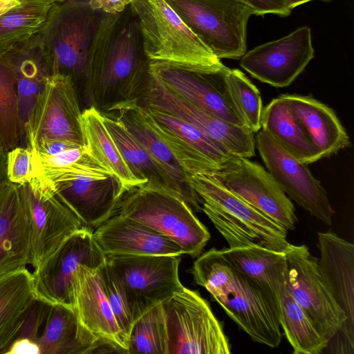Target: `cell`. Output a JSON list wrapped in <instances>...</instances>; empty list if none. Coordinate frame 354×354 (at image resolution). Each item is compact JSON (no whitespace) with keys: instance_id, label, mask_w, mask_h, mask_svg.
<instances>
[{"instance_id":"obj_21","label":"cell","mask_w":354,"mask_h":354,"mask_svg":"<svg viewBox=\"0 0 354 354\" xmlns=\"http://www.w3.org/2000/svg\"><path fill=\"white\" fill-rule=\"evenodd\" d=\"M314 53L311 30L302 26L282 38L245 52L240 65L262 82L286 87L304 71Z\"/></svg>"},{"instance_id":"obj_13","label":"cell","mask_w":354,"mask_h":354,"mask_svg":"<svg viewBox=\"0 0 354 354\" xmlns=\"http://www.w3.org/2000/svg\"><path fill=\"white\" fill-rule=\"evenodd\" d=\"M138 102L189 122L234 156L250 158L255 155L254 133L247 127L232 124L192 104L149 72Z\"/></svg>"},{"instance_id":"obj_15","label":"cell","mask_w":354,"mask_h":354,"mask_svg":"<svg viewBox=\"0 0 354 354\" xmlns=\"http://www.w3.org/2000/svg\"><path fill=\"white\" fill-rule=\"evenodd\" d=\"M105 259L91 229L83 227L75 232L32 272L37 299L71 307V283L78 266L99 268Z\"/></svg>"},{"instance_id":"obj_42","label":"cell","mask_w":354,"mask_h":354,"mask_svg":"<svg viewBox=\"0 0 354 354\" xmlns=\"http://www.w3.org/2000/svg\"><path fill=\"white\" fill-rule=\"evenodd\" d=\"M93 8L106 14H117L124 11L134 0H88Z\"/></svg>"},{"instance_id":"obj_46","label":"cell","mask_w":354,"mask_h":354,"mask_svg":"<svg viewBox=\"0 0 354 354\" xmlns=\"http://www.w3.org/2000/svg\"><path fill=\"white\" fill-rule=\"evenodd\" d=\"M50 1L55 2V1H68V0H50Z\"/></svg>"},{"instance_id":"obj_1","label":"cell","mask_w":354,"mask_h":354,"mask_svg":"<svg viewBox=\"0 0 354 354\" xmlns=\"http://www.w3.org/2000/svg\"><path fill=\"white\" fill-rule=\"evenodd\" d=\"M149 64L130 6L120 13H104L88 53L84 87L89 106L104 112L138 100L149 75Z\"/></svg>"},{"instance_id":"obj_11","label":"cell","mask_w":354,"mask_h":354,"mask_svg":"<svg viewBox=\"0 0 354 354\" xmlns=\"http://www.w3.org/2000/svg\"><path fill=\"white\" fill-rule=\"evenodd\" d=\"M284 253L285 287L328 343L342 328L346 317L322 277L318 259L305 245L290 244Z\"/></svg>"},{"instance_id":"obj_30","label":"cell","mask_w":354,"mask_h":354,"mask_svg":"<svg viewBox=\"0 0 354 354\" xmlns=\"http://www.w3.org/2000/svg\"><path fill=\"white\" fill-rule=\"evenodd\" d=\"M36 299L32 273L26 268L0 277V353L15 337Z\"/></svg>"},{"instance_id":"obj_44","label":"cell","mask_w":354,"mask_h":354,"mask_svg":"<svg viewBox=\"0 0 354 354\" xmlns=\"http://www.w3.org/2000/svg\"><path fill=\"white\" fill-rule=\"evenodd\" d=\"M20 3V0H0V15Z\"/></svg>"},{"instance_id":"obj_32","label":"cell","mask_w":354,"mask_h":354,"mask_svg":"<svg viewBox=\"0 0 354 354\" xmlns=\"http://www.w3.org/2000/svg\"><path fill=\"white\" fill-rule=\"evenodd\" d=\"M81 128L88 153L115 175L126 191L142 184L133 175L106 129L101 112L90 106L82 112Z\"/></svg>"},{"instance_id":"obj_3","label":"cell","mask_w":354,"mask_h":354,"mask_svg":"<svg viewBox=\"0 0 354 354\" xmlns=\"http://www.w3.org/2000/svg\"><path fill=\"white\" fill-rule=\"evenodd\" d=\"M104 12L88 0L55 1L38 37L51 74L84 83L88 53Z\"/></svg>"},{"instance_id":"obj_31","label":"cell","mask_w":354,"mask_h":354,"mask_svg":"<svg viewBox=\"0 0 354 354\" xmlns=\"http://www.w3.org/2000/svg\"><path fill=\"white\" fill-rule=\"evenodd\" d=\"M261 129L307 165L324 158L280 96L263 109Z\"/></svg>"},{"instance_id":"obj_26","label":"cell","mask_w":354,"mask_h":354,"mask_svg":"<svg viewBox=\"0 0 354 354\" xmlns=\"http://www.w3.org/2000/svg\"><path fill=\"white\" fill-rule=\"evenodd\" d=\"M220 252L232 266L261 288L269 299L279 321L280 295L286 282L285 253L258 245L228 247L221 249Z\"/></svg>"},{"instance_id":"obj_7","label":"cell","mask_w":354,"mask_h":354,"mask_svg":"<svg viewBox=\"0 0 354 354\" xmlns=\"http://www.w3.org/2000/svg\"><path fill=\"white\" fill-rule=\"evenodd\" d=\"M191 31L218 59L241 58L246 52L252 10L237 0H165Z\"/></svg>"},{"instance_id":"obj_17","label":"cell","mask_w":354,"mask_h":354,"mask_svg":"<svg viewBox=\"0 0 354 354\" xmlns=\"http://www.w3.org/2000/svg\"><path fill=\"white\" fill-rule=\"evenodd\" d=\"M322 277L346 320L326 349L354 353V245L333 232H318Z\"/></svg>"},{"instance_id":"obj_24","label":"cell","mask_w":354,"mask_h":354,"mask_svg":"<svg viewBox=\"0 0 354 354\" xmlns=\"http://www.w3.org/2000/svg\"><path fill=\"white\" fill-rule=\"evenodd\" d=\"M93 234L105 255L185 254L171 239L142 223L117 214L97 226Z\"/></svg>"},{"instance_id":"obj_39","label":"cell","mask_w":354,"mask_h":354,"mask_svg":"<svg viewBox=\"0 0 354 354\" xmlns=\"http://www.w3.org/2000/svg\"><path fill=\"white\" fill-rule=\"evenodd\" d=\"M99 274L103 290L127 345L133 321L125 295L106 261L99 268Z\"/></svg>"},{"instance_id":"obj_37","label":"cell","mask_w":354,"mask_h":354,"mask_svg":"<svg viewBox=\"0 0 354 354\" xmlns=\"http://www.w3.org/2000/svg\"><path fill=\"white\" fill-rule=\"evenodd\" d=\"M128 353L168 354V338L162 303L145 312L131 328Z\"/></svg>"},{"instance_id":"obj_29","label":"cell","mask_w":354,"mask_h":354,"mask_svg":"<svg viewBox=\"0 0 354 354\" xmlns=\"http://www.w3.org/2000/svg\"><path fill=\"white\" fill-rule=\"evenodd\" d=\"M99 337L64 304L50 305L39 337L41 354H88Z\"/></svg>"},{"instance_id":"obj_4","label":"cell","mask_w":354,"mask_h":354,"mask_svg":"<svg viewBox=\"0 0 354 354\" xmlns=\"http://www.w3.org/2000/svg\"><path fill=\"white\" fill-rule=\"evenodd\" d=\"M114 214L165 235L192 257L201 254L210 238L206 227L185 201L165 186L143 185L126 191Z\"/></svg>"},{"instance_id":"obj_8","label":"cell","mask_w":354,"mask_h":354,"mask_svg":"<svg viewBox=\"0 0 354 354\" xmlns=\"http://www.w3.org/2000/svg\"><path fill=\"white\" fill-rule=\"evenodd\" d=\"M168 354H230L221 324L208 303L183 286L162 302Z\"/></svg>"},{"instance_id":"obj_2","label":"cell","mask_w":354,"mask_h":354,"mask_svg":"<svg viewBox=\"0 0 354 354\" xmlns=\"http://www.w3.org/2000/svg\"><path fill=\"white\" fill-rule=\"evenodd\" d=\"M200 198L202 211L228 243L229 248L258 245L285 252L288 231L220 183L211 172L189 174Z\"/></svg>"},{"instance_id":"obj_9","label":"cell","mask_w":354,"mask_h":354,"mask_svg":"<svg viewBox=\"0 0 354 354\" xmlns=\"http://www.w3.org/2000/svg\"><path fill=\"white\" fill-rule=\"evenodd\" d=\"M105 261L124 292L133 322L183 286L180 256L109 254Z\"/></svg>"},{"instance_id":"obj_16","label":"cell","mask_w":354,"mask_h":354,"mask_svg":"<svg viewBox=\"0 0 354 354\" xmlns=\"http://www.w3.org/2000/svg\"><path fill=\"white\" fill-rule=\"evenodd\" d=\"M230 192L288 230L297 218L293 203L261 165L234 156L221 169L211 172Z\"/></svg>"},{"instance_id":"obj_20","label":"cell","mask_w":354,"mask_h":354,"mask_svg":"<svg viewBox=\"0 0 354 354\" xmlns=\"http://www.w3.org/2000/svg\"><path fill=\"white\" fill-rule=\"evenodd\" d=\"M140 106L187 175L217 171L234 157L189 122L156 109Z\"/></svg>"},{"instance_id":"obj_23","label":"cell","mask_w":354,"mask_h":354,"mask_svg":"<svg viewBox=\"0 0 354 354\" xmlns=\"http://www.w3.org/2000/svg\"><path fill=\"white\" fill-rule=\"evenodd\" d=\"M31 261V230L19 185H0V277Z\"/></svg>"},{"instance_id":"obj_10","label":"cell","mask_w":354,"mask_h":354,"mask_svg":"<svg viewBox=\"0 0 354 354\" xmlns=\"http://www.w3.org/2000/svg\"><path fill=\"white\" fill-rule=\"evenodd\" d=\"M230 68L223 64L201 66L149 61V73L166 87L198 108L232 124L245 126L232 103L226 83Z\"/></svg>"},{"instance_id":"obj_6","label":"cell","mask_w":354,"mask_h":354,"mask_svg":"<svg viewBox=\"0 0 354 354\" xmlns=\"http://www.w3.org/2000/svg\"><path fill=\"white\" fill-rule=\"evenodd\" d=\"M205 288L254 342L271 348L280 344L281 326L269 299L253 281L225 259Z\"/></svg>"},{"instance_id":"obj_34","label":"cell","mask_w":354,"mask_h":354,"mask_svg":"<svg viewBox=\"0 0 354 354\" xmlns=\"http://www.w3.org/2000/svg\"><path fill=\"white\" fill-rule=\"evenodd\" d=\"M104 124L133 175L143 185L165 186L172 189L165 173L124 126L104 113Z\"/></svg>"},{"instance_id":"obj_18","label":"cell","mask_w":354,"mask_h":354,"mask_svg":"<svg viewBox=\"0 0 354 354\" xmlns=\"http://www.w3.org/2000/svg\"><path fill=\"white\" fill-rule=\"evenodd\" d=\"M255 145L268 172L286 194L312 216L330 225L334 214L327 192L307 165L261 130Z\"/></svg>"},{"instance_id":"obj_47","label":"cell","mask_w":354,"mask_h":354,"mask_svg":"<svg viewBox=\"0 0 354 354\" xmlns=\"http://www.w3.org/2000/svg\"><path fill=\"white\" fill-rule=\"evenodd\" d=\"M320 1H324V2H329V1H331L333 0H320Z\"/></svg>"},{"instance_id":"obj_28","label":"cell","mask_w":354,"mask_h":354,"mask_svg":"<svg viewBox=\"0 0 354 354\" xmlns=\"http://www.w3.org/2000/svg\"><path fill=\"white\" fill-rule=\"evenodd\" d=\"M6 57L16 73L22 134L20 146L26 147L25 127L37 99L52 74L38 34Z\"/></svg>"},{"instance_id":"obj_35","label":"cell","mask_w":354,"mask_h":354,"mask_svg":"<svg viewBox=\"0 0 354 354\" xmlns=\"http://www.w3.org/2000/svg\"><path fill=\"white\" fill-rule=\"evenodd\" d=\"M279 324L294 354H319L328 340L317 330L304 310L284 286L279 299Z\"/></svg>"},{"instance_id":"obj_5","label":"cell","mask_w":354,"mask_h":354,"mask_svg":"<svg viewBox=\"0 0 354 354\" xmlns=\"http://www.w3.org/2000/svg\"><path fill=\"white\" fill-rule=\"evenodd\" d=\"M130 7L149 61L201 66L222 64L165 0H134Z\"/></svg>"},{"instance_id":"obj_36","label":"cell","mask_w":354,"mask_h":354,"mask_svg":"<svg viewBox=\"0 0 354 354\" xmlns=\"http://www.w3.org/2000/svg\"><path fill=\"white\" fill-rule=\"evenodd\" d=\"M21 140L15 71L7 57H0V145L8 152Z\"/></svg>"},{"instance_id":"obj_33","label":"cell","mask_w":354,"mask_h":354,"mask_svg":"<svg viewBox=\"0 0 354 354\" xmlns=\"http://www.w3.org/2000/svg\"><path fill=\"white\" fill-rule=\"evenodd\" d=\"M54 1L20 0L0 15V57L17 50L43 28Z\"/></svg>"},{"instance_id":"obj_40","label":"cell","mask_w":354,"mask_h":354,"mask_svg":"<svg viewBox=\"0 0 354 354\" xmlns=\"http://www.w3.org/2000/svg\"><path fill=\"white\" fill-rule=\"evenodd\" d=\"M7 177L9 181L24 185L33 178L32 151L28 147L17 146L7 152Z\"/></svg>"},{"instance_id":"obj_12","label":"cell","mask_w":354,"mask_h":354,"mask_svg":"<svg viewBox=\"0 0 354 354\" xmlns=\"http://www.w3.org/2000/svg\"><path fill=\"white\" fill-rule=\"evenodd\" d=\"M76 85L70 76L52 74L39 95L25 127L26 147L40 140L84 146Z\"/></svg>"},{"instance_id":"obj_43","label":"cell","mask_w":354,"mask_h":354,"mask_svg":"<svg viewBox=\"0 0 354 354\" xmlns=\"http://www.w3.org/2000/svg\"><path fill=\"white\" fill-rule=\"evenodd\" d=\"M6 158L7 152L0 145V185L8 180L6 171Z\"/></svg>"},{"instance_id":"obj_14","label":"cell","mask_w":354,"mask_h":354,"mask_svg":"<svg viewBox=\"0 0 354 354\" xmlns=\"http://www.w3.org/2000/svg\"><path fill=\"white\" fill-rule=\"evenodd\" d=\"M31 230V261L35 269L75 232L84 227L55 190L36 178L19 185Z\"/></svg>"},{"instance_id":"obj_19","label":"cell","mask_w":354,"mask_h":354,"mask_svg":"<svg viewBox=\"0 0 354 354\" xmlns=\"http://www.w3.org/2000/svg\"><path fill=\"white\" fill-rule=\"evenodd\" d=\"M33 178L50 185L82 225L92 230L113 215L126 192L113 174L97 176L42 174Z\"/></svg>"},{"instance_id":"obj_22","label":"cell","mask_w":354,"mask_h":354,"mask_svg":"<svg viewBox=\"0 0 354 354\" xmlns=\"http://www.w3.org/2000/svg\"><path fill=\"white\" fill-rule=\"evenodd\" d=\"M121 122L169 178L172 189L193 212L202 211L201 200L169 147L147 120L137 100L116 104L104 112Z\"/></svg>"},{"instance_id":"obj_38","label":"cell","mask_w":354,"mask_h":354,"mask_svg":"<svg viewBox=\"0 0 354 354\" xmlns=\"http://www.w3.org/2000/svg\"><path fill=\"white\" fill-rule=\"evenodd\" d=\"M226 83L230 97L245 125L253 133L261 129L262 100L257 88L238 69H230Z\"/></svg>"},{"instance_id":"obj_45","label":"cell","mask_w":354,"mask_h":354,"mask_svg":"<svg viewBox=\"0 0 354 354\" xmlns=\"http://www.w3.org/2000/svg\"><path fill=\"white\" fill-rule=\"evenodd\" d=\"M311 1L313 0H288V7L292 10L293 8Z\"/></svg>"},{"instance_id":"obj_27","label":"cell","mask_w":354,"mask_h":354,"mask_svg":"<svg viewBox=\"0 0 354 354\" xmlns=\"http://www.w3.org/2000/svg\"><path fill=\"white\" fill-rule=\"evenodd\" d=\"M280 97L324 158L350 146L346 131L327 105L311 96L284 94Z\"/></svg>"},{"instance_id":"obj_41","label":"cell","mask_w":354,"mask_h":354,"mask_svg":"<svg viewBox=\"0 0 354 354\" xmlns=\"http://www.w3.org/2000/svg\"><path fill=\"white\" fill-rule=\"evenodd\" d=\"M248 6L253 11L254 15H264L274 14L280 17L290 15L291 10L288 7V0H237Z\"/></svg>"},{"instance_id":"obj_25","label":"cell","mask_w":354,"mask_h":354,"mask_svg":"<svg viewBox=\"0 0 354 354\" xmlns=\"http://www.w3.org/2000/svg\"><path fill=\"white\" fill-rule=\"evenodd\" d=\"M71 304L88 330L127 351L126 341L103 290L99 268L82 264L78 266L71 283Z\"/></svg>"}]
</instances>
